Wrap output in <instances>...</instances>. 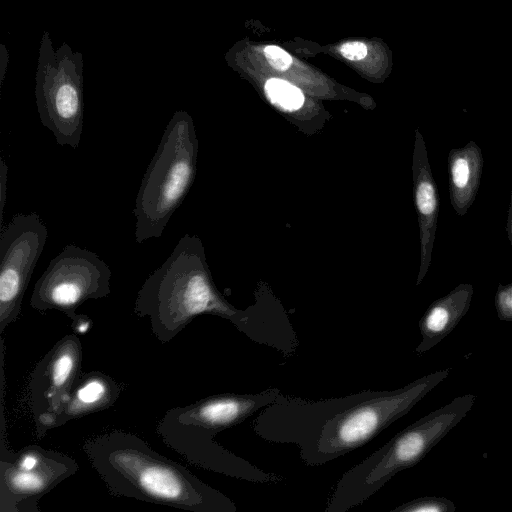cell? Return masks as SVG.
I'll return each mask as SVG.
<instances>
[{"label": "cell", "instance_id": "13", "mask_svg": "<svg viewBox=\"0 0 512 512\" xmlns=\"http://www.w3.org/2000/svg\"><path fill=\"white\" fill-rule=\"evenodd\" d=\"M472 293L471 286L461 285L429 307L419 322L421 341L415 349L418 356L427 353L452 332L467 313Z\"/></svg>", "mask_w": 512, "mask_h": 512}, {"label": "cell", "instance_id": "12", "mask_svg": "<svg viewBox=\"0 0 512 512\" xmlns=\"http://www.w3.org/2000/svg\"><path fill=\"white\" fill-rule=\"evenodd\" d=\"M122 385L99 371L82 373L62 407L35 429L42 438L53 429L89 414L111 407L120 397Z\"/></svg>", "mask_w": 512, "mask_h": 512}, {"label": "cell", "instance_id": "19", "mask_svg": "<svg viewBox=\"0 0 512 512\" xmlns=\"http://www.w3.org/2000/svg\"><path fill=\"white\" fill-rule=\"evenodd\" d=\"M341 54L352 61L363 59L367 55V47L363 42L350 41L340 47Z\"/></svg>", "mask_w": 512, "mask_h": 512}, {"label": "cell", "instance_id": "11", "mask_svg": "<svg viewBox=\"0 0 512 512\" xmlns=\"http://www.w3.org/2000/svg\"><path fill=\"white\" fill-rule=\"evenodd\" d=\"M82 345L72 334L62 337L36 364L28 383L35 429L67 401L82 374Z\"/></svg>", "mask_w": 512, "mask_h": 512}, {"label": "cell", "instance_id": "14", "mask_svg": "<svg viewBox=\"0 0 512 512\" xmlns=\"http://www.w3.org/2000/svg\"><path fill=\"white\" fill-rule=\"evenodd\" d=\"M265 92L273 104L286 111H295L304 103L302 91L282 79H269L265 84Z\"/></svg>", "mask_w": 512, "mask_h": 512}, {"label": "cell", "instance_id": "21", "mask_svg": "<svg viewBox=\"0 0 512 512\" xmlns=\"http://www.w3.org/2000/svg\"><path fill=\"white\" fill-rule=\"evenodd\" d=\"M8 165L4 158L0 162V214L1 227L3 226V213L7 201Z\"/></svg>", "mask_w": 512, "mask_h": 512}, {"label": "cell", "instance_id": "7", "mask_svg": "<svg viewBox=\"0 0 512 512\" xmlns=\"http://www.w3.org/2000/svg\"><path fill=\"white\" fill-rule=\"evenodd\" d=\"M35 98L41 124L61 147L77 149L83 131V57L63 43L56 51L44 32L35 77Z\"/></svg>", "mask_w": 512, "mask_h": 512}, {"label": "cell", "instance_id": "10", "mask_svg": "<svg viewBox=\"0 0 512 512\" xmlns=\"http://www.w3.org/2000/svg\"><path fill=\"white\" fill-rule=\"evenodd\" d=\"M48 228L34 212L15 214L0 230V333L15 322Z\"/></svg>", "mask_w": 512, "mask_h": 512}, {"label": "cell", "instance_id": "8", "mask_svg": "<svg viewBox=\"0 0 512 512\" xmlns=\"http://www.w3.org/2000/svg\"><path fill=\"white\" fill-rule=\"evenodd\" d=\"M112 272L95 252L67 244L36 281L30 306L39 311L57 310L73 319L87 300L111 293Z\"/></svg>", "mask_w": 512, "mask_h": 512}, {"label": "cell", "instance_id": "17", "mask_svg": "<svg viewBox=\"0 0 512 512\" xmlns=\"http://www.w3.org/2000/svg\"><path fill=\"white\" fill-rule=\"evenodd\" d=\"M471 178V166L468 160L463 156L455 158L452 164V180L458 189H464L468 186Z\"/></svg>", "mask_w": 512, "mask_h": 512}, {"label": "cell", "instance_id": "6", "mask_svg": "<svg viewBox=\"0 0 512 512\" xmlns=\"http://www.w3.org/2000/svg\"><path fill=\"white\" fill-rule=\"evenodd\" d=\"M198 141L192 117L176 111L142 178L133 214L138 244L159 238L188 194L196 173Z\"/></svg>", "mask_w": 512, "mask_h": 512}, {"label": "cell", "instance_id": "15", "mask_svg": "<svg viewBox=\"0 0 512 512\" xmlns=\"http://www.w3.org/2000/svg\"><path fill=\"white\" fill-rule=\"evenodd\" d=\"M453 501L445 497L424 496L405 502L391 512H454Z\"/></svg>", "mask_w": 512, "mask_h": 512}, {"label": "cell", "instance_id": "3", "mask_svg": "<svg viewBox=\"0 0 512 512\" xmlns=\"http://www.w3.org/2000/svg\"><path fill=\"white\" fill-rule=\"evenodd\" d=\"M82 450L111 494L190 512H236L235 503L125 431L88 438Z\"/></svg>", "mask_w": 512, "mask_h": 512}, {"label": "cell", "instance_id": "23", "mask_svg": "<svg viewBox=\"0 0 512 512\" xmlns=\"http://www.w3.org/2000/svg\"><path fill=\"white\" fill-rule=\"evenodd\" d=\"M0 86H2V83H3V80H4V76H5V73H6V70H7V64H8V61H9V55H8V51L5 47V45L1 44L0 45Z\"/></svg>", "mask_w": 512, "mask_h": 512}, {"label": "cell", "instance_id": "2", "mask_svg": "<svg viewBox=\"0 0 512 512\" xmlns=\"http://www.w3.org/2000/svg\"><path fill=\"white\" fill-rule=\"evenodd\" d=\"M133 311L147 317L153 335L163 344L176 337L195 317L202 314L230 321L241 333L272 347L286 358L299 346L293 325L286 317H268L260 310L240 311L228 304L215 289L201 241L184 234L167 259L143 282Z\"/></svg>", "mask_w": 512, "mask_h": 512}, {"label": "cell", "instance_id": "16", "mask_svg": "<svg viewBox=\"0 0 512 512\" xmlns=\"http://www.w3.org/2000/svg\"><path fill=\"white\" fill-rule=\"evenodd\" d=\"M416 203L419 212L431 219L436 213L437 200L433 183L429 179L421 181L416 190Z\"/></svg>", "mask_w": 512, "mask_h": 512}, {"label": "cell", "instance_id": "5", "mask_svg": "<svg viewBox=\"0 0 512 512\" xmlns=\"http://www.w3.org/2000/svg\"><path fill=\"white\" fill-rule=\"evenodd\" d=\"M465 394L410 424L382 447L346 471L337 481L326 512H345L361 505L397 473L418 464L472 409Z\"/></svg>", "mask_w": 512, "mask_h": 512}, {"label": "cell", "instance_id": "4", "mask_svg": "<svg viewBox=\"0 0 512 512\" xmlns=\"http://www.w3.org/2000/svg\"><path fill=\"white\" fill-rule=\"evenodd\" d=\"M278 388L258 393H224L166 411L156 426L161 440L187 462L228 477L255 483L282 478L266 472L215 441V436L273 403Z\"/></svg>", "mask_w": 512, "mask_h": 512}, {"label": "cell", "instance_id": "22", "mask_svg": "<svg viewBox=\"0 0 512 512\" xmlns=\"http://www.w3.org/2000/svg\"><path fill=\"white\" fill-rule=\"evenodd\" d=\"M72 328L78 334H85L91 327V319L84 314H77L72 320Z\"/></svg>", "mask_w": 512, "mask_h": 512}, {"label": "cell", "instance_id": "20", "mask_svg": "<svg viewBox=\"0 0 512 512\" xmlns=\"http://www.w3.org/2000/svg\"><path fill=\"white\" fill-rule=\"evenodd\" d=\"M496 306L501 320L512 321V290L500 293Z\"/></svg>", "mask_w": 512, "mask_h": 512}, {"label": "cell", "instance_id": "1", "mask_svg": "<svg viewBox=\"0 0 512 512\" xmlns=\"http://www.w3.org/2000/svg\"><path fill=\"white\" fill-rule=\"evenodd\" d=\"M451 371L438 370L394 390H363L321 400L280 393L255 417L253 431L268 442L294 444L306 465L320 466L368 443L407 414Z\"/></svg>", "mask_w": 512, "mask_h": 512}, {"label": "cell", "instance_id": "18", "mask_svg": "<svg viewBox=\"0 0 512 512\" xmlns=\"http://www.w3.org/2000/svg\"><path fill=\"white\" fill-rule=\"evenodd\" d=\"M264 54L269 64L276 70H287L292 63L291 56L278 46H267L264 49Z\"/></svg>", "mask_w": 512, "mask_h": 512}, {"label": "cell", "instance_id": "9", "mask_svg": "<svg viewBox=\"0 0 512 512\" xmlns=\"http://www.w3.org/2000/svg\"><path fill=\"white\" fill-rule=\"evenodd\" d=\"M79 469L76 460L37 445L11 452L1 444L0 512H38L39 500Z\"/></svg>", "mask_w": 512, "mask_h": 512}]
</instances>
